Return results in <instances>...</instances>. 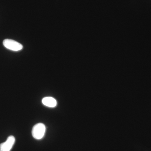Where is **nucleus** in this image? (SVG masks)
Returning <instances> with one entry per match:
<instances>
[{"mask_svg":"<svg viewBox=\"0 0 151 151\" xmlns=\"http://www.w3.org/2000/svg\"><path fill=\"white\" fill-rule=\"evenodd\" d=\"M45 130L46 127L44 124L42 123L35 124L33 127L32 132V137L36 139H40L44 136Z\"/></svg>","mask_w":151,"mask_h":151,"instance_id":"1","label":"nucleus"},{"mask_svg":"<svg viewBox=\"0 0 151 151\" xmlns=\"http://www.w3.org/2000/svg\"><path fill=\"white\" fill-rule=\"evenodd\" d=\"M3 45L8 49L14 51H19L23 48L22 44L12 40H4L3 41Z\"/></svg>","mask_w":151,"mask_h":151,"instance_id":"2","label":"nucleus"},{"mask_svg":"<svg viewBox=\"0 0 151 151\" xmlns=\"http://www.w3.org/2000/svg\"><path fill=\"white\" fill-rule=\"evenodd\" d=\"M15 142V139L13 136L8 137L4 142L0 144V151H10Z\"/></svg>","mask_w":151,"mask_h":151,"instance_id":"3","label":"nucleus"},{"mask_svg":"<svg viewBox=\"0 0 151 151\" xmlns=\"http://www.w3.org/2000/svg\"><path fill=\"white\" fill-rule=\"evenodd\" d=\"M42 103L44 105L50 108H54L56 106L57 101L52 97H47L43 98Z\"/></svg>","mask_w":151,"mask_h":151,"instance_id":"4","label":"nucleus"}]
</instances>
